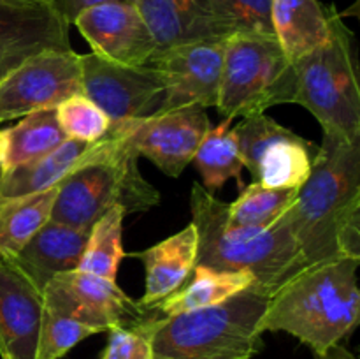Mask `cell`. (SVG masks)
<instances>
[{
    "instance_id": "1",
    "label": "cell",
    "mask_w": 360,
    "mask_h": 359,
    "mask_svg": "<svg viewBox=\"0 0 360 359\" xmlns=\"http://www.w3.org/2000/svg\"><path fill=\"white\" fill-rule=\"evenodd\" d=\"M285 217L308 264L360 260V141L323 134L311 175Z\"/></svg>"
},
{
    "instance_id": "2",
    "label": "cell",
    "mask_w": 360,
    "mask_h": 359,
    "mask_svg": "<svg viewBox=\"0 0 360 359\" xmlns=\"http://www.w3.org/2000/svg\"><path fill=\"white\" fill-rule=\"evenodd\" d=\"M359 259L322 260L288 278L267 299L259 333L292 334L323 355L350 336L360 317Z\"/></svg>"
},
{
    "instance_id": "3",
    "label": "cell",
    "mask_w": 360,
    "mask_h": 359,
    "mask_svg": "<svg viewBox=\"0 0 360 359\" xmlns=\"http://www.w3.org/2000/svg\"><path fill=\"white\" fill-rule=\"evenodd\" d=\"M190 213L199 234L195 266L250 271L255 277L253 291L267 298L309 266L285 215L267 229L232 227L225 222L227 203L200 183L192 185Z\"/></svg>"
},
{
    "instance_id": "4",
    "label": "cell",
    "mask_w": 360,
    "mask_h": 359,
    "mask_svg": "<svg viewBox=\"0 0 360 359\" xmlns=\"http://www.w3.org/2000/svg\"><path fill=\"white\" fill-rule=\"evenodd\" d=\"M267 296L248 289L229 301L178 315H150L153 359H252L264 351L259 320Z\"/></svg>"
},
{
    "instance_id": "5",
    "label": "cell",
    "mask_w": 360,
    "mask_h": 359,
    "mask_svg": "<svg viewBox=\"0 0 360 359\" xmlns=\"http://www.w3.org/2000/svg\"><path fill=\"white\" fill-rule=\"evenodd\" d=\"M111 144L90 164L67 176L58 185L51 220L90 231L111 208L125 213L148 211L160 203V192L144 180L137 160L122 137L109 129Z\"/></svg>"
},
{
    "instance_id": "6",
    "label": "cell",
    "mask_w": 360,
    "mask_h": 359,
    "mask_svg": "<svg viewBox=\"0 0 360 359\" xmlns=\"http://www.w3.org/2000/svg\"><path fill=\"white\" fill-rule=\"evenodd\" d=\"M294 104L304 106L323 134L360 141V84L354 35L340 18L329 41L294 62Z\"/></svg>"
},
{
    "instance_id": "7",
    "label": "cell",
    "mask_w": 360,
    "mask_h": 359,
    "mask_svg": "<svg viewBox=\"0 0 360 359\" xmlns=\"http://www.w3.org/2000/svg\"><path fill=\"white\" fill-rule=\"evenodd\" d=\"M295 70L274 35L234 32L225 41L217 109L224 118L259 115L294 104Z\"/></svg>"
},
{
    "instance_id": "8",
    "label": "cell",
    "mask_w": 360,
    "mask_h": 359,
    "mask_svg": "<svg viewBox=\"0 0 360 359\" xmlns=\"http://www.w3.org/2000/svg\"><path fill=\"white\" fill-rule=\"evenodd\" d=\"M243 164L267 189H299L311 175L320 144L287 129L266 113L234 125Z\"/></svg>"
},
{
    "instance_id": "9",
    "label": "cell",
    "mask_w": 360,
    "mask_h": 359,
    "mask_svg": "<svg viewBox=\"0 0 360 359\" xmlns=\"http://www.w3.org/2000/svg\"><path fill=\"white\" fill-rule=\"evenodd\" d=\"M81 94L108 115L112 125L153 116L165 102V84L153 65H123L79 55Z\"/></svg>"
},
{
    "instance_id": "10",
    "label": "cell",
    "mask_w": 360,
    "mask_h": 359,
    "mask_svg": "<svg viewBox=\"0 0 360 359\" xmlns=\"http://www.w3.org/2000/svg\"><path fill=\"white\" fill-rule=\"evenodd\" d=\"M210 129V116L200 106L162 111L111 127L122 137L127 150L137 158L151 160L172 178L181 176Z\"/></svg>"
},
{
    "instance_id": "11",
    "label": "cell",
    "mask_w": 360,
    "mask_h": 359,
    "mask_svg": "<svg viewBox=\"0 0 360 359\" xmlns=\"http://www.w3.org/2000/svg\"><path fill=\"white\" fill-rule=\"evenodd\" d=\"M74 94H81L79 55L42 51L0 77V123L56 108Z\"/></svg>"
},
{
    "instance_id": "12",
    "label": "cell",
    "mask_w": 360,
    "mask_h": 359,
    "mask_svg": "<svg viewBox=\"0 0 360 359\" xmlns=\"http://www.w3.org/2000/svg\"><path fill=\"white\" fill-rule=\"evenodd\" d=\"M42 296L46 308L104 331L139 326L155 313V310H146L139 301H134L115 280L79 270L56 275L46 285Z\"/></svg>"
},
{
    "instance_id": "13",
    "label": "cell",
    "mask_w": 360,
    "mask_h": 359,
    "mask_svg": "<svg viewBox=\"0 0 360 359\" xmlns=\"http://www.w3.org/2000/svg\"><path fill=\"white\" fill-rule=\"evenodd\" d=\"M225 41L227 39L188 42L172 46L151 56L150 65L162 74L165 84V102L162 111L186 106L217 108L224 70Z\"/></svg>"
},
{
    "instance_id": "14",
    "label": "cell",
    "mask_w": 360,
    "mask_h": 359,
    "mask_svg": "<svg viewBox=\"0 0 360 359\" xmlns=\"http://www.w3.org/2000/svg\"><path fill=\"white\" fill-rule=\"evenodd\" d=\"M69 27L49 0H0V77L42 51L72 49Z\"/></svg>"
},
{
    "instance_id": "15",
    "label": "cell",
    "mask_w": 360,
    "mask_h": 359,
    "mask_svg": "<svg viewBox=\"0 0 360 359\" xmlns=\"http://www.w3.org/2000/svg\"><path fill=\"white\" fill-rule=\"evenodd\" d=\"M91 53L108 62L146 65L157 42L134 2H104L81 11L72 21Z\"/></svg>"
},
{
    "instance_id": "16",
    "label": "cell",
    "mask_w": 360,
    "mask_h": 359,
    "mask_svg": "<svg viewBox=\"0 0 360 359\" xmlns=\"http://www.w3.org/2000/svg\"><path fill=\"white\" fill-rule=\"evenodd\" d=\"M44 296L13 263L0 257V359H39Z\"/></svg>"
},
{
    "instance_id": "17",
    "label": "cell",
    "mask_w": 360,
    "mask_h": 359,
    "mask_svg": "<svg viewBox=\"0 0 360 359\" xmlns=\"http://www.w3.org/2000/svg\"><path fill=\"white\" fill-rule=\"evenodd\" d=\"M155 42L157 53L197 41H224L236 27L213 0H136Z\"/></svg>"
},
{
    "instance_id": "18",
    "label": "cell",
    "mask_w": 360,
    "mask_h": 359,
    "mask_svg": "<svg viewBox=\"0 0 360 359\" xmlns=\"http://www.w3.org/2000/svg\"><path fill=\"white\" fill-rule=\"evenodd\" d=\"M111 144L109 132L95 143L65 139L60 146L28 164L0 172V201L37 194L60 185L67 176L101 157Z\"/></svg>"
},
{
    "instance_id": "19",
    "label": "cell",
    "mask_w": 360,
    "mask_h": 359,
    "mask_svg": "<svg viewBox=\"0 0 360 359\" xmlns=\"http://www.w3.org/2000/svg\"><path fill=\"white\" fill-rule=\"evenodd\" d=\"M199 234L195 225L190 222L176 234L162 239L157 245L141 252L129 253L143 263L144 292L139 305L153 310L158 303L174 294L186 284L197 264Z\"/></svg>"
},
{
    "instance_id": "20",
    "label": "cell",
    "mask_w": 360,
    "mask_h": 359,
    "mask_svg": "<svg viewBox=\"0 0 360 359\" xmlns=\"http://www.w3.org/2000/svg\"><path fill=\"white\" fill-rule=\"evenodd\" d=\"M336 9L320 0H271L269 21L274 39L292 63L326 44L340 21Z\"/></svg>"
},
{
    "instance_id": "21",
    "label": "cell",
    "mask_w": 360,
    "mask_h": 359,
    "mask_svg": "<svg viewBox=\"0 0 360 359\" xmlns=\"http://www.w3.org/2000/svg\"><path fill=\"white\" fill-rule=\"evenodd\" d=\"M88 232L90 231L49 220L11 260L44 291L56 275L76 270L86 245Z\"/></svg>"
},
{
    "instance_id": "22",
    "label": "cell",
    "mask_w": 360,
    "mask_h": 359,
    "mask_svg": "<svg viewBox=\"0 0 360 359\" xmlns=\"http://www.w3.org/2000/svg\"><path fill=\"white\" fill-rule=\"evenodd\" d=\"M253 287L255 277L250 271H225L195 266L192 280H186L183 287L158 303L153 310L164 317L178 315L220 305Z\"/></svg>"
},
{
    "instance_id": "23",
    "label": "cell",
    "mask_w": 360,
    "mask_h": 359,
    "mask_svg": "<svg viewBox=\"0 0 360 359\" xmlns=\"http://www.w3.org/2000/svg\"><path fill=\"white\" fill-rule=\"evenodd\" d=\"M58 185L37 194L0 201V257L13 259L51 220Z\"/></svg>"
},
{
    "instance_id": "24",
    "label": "cell",
    "mask_w": 360,
    "mask_h": 359,
    "mask_svg": "<svg viewBox=\"0 0 360 359\" xmlns=\"http://www.w3.org/2000/svg\"><path fill=\"white\" fill-rule=\"evenodd\" d=\"M6 155L0 172L28 164L49 153L67 139L56 120L55 108L41 109L20 118L16 125L4 129Z\"/></svg>"
},
{
    "instance_id": "25",
    "label": "cell",
    "mask_w": 360,
    "mask_h": 359,
    "mask_svg": "<svg viewBox=\"0 0 360 359\" xmlns=\"http://www.w3.org/2000/svg\"><path fill=\"white\" fill-rule=\"evenodd\" d=\"M231 122V118H225L217 127H211L192 158L202 178V187L210 192L221 189L232 178L238 180L239 187H245L241 178L245 164L239 151L238 136Z\"/></svg>"
},
{
    "instance_id": "26",
    "label": "cell",
    "mask_w": 360,
    "mask_h": 359,
    "mask_svg": "<svg viewBox=\"0 0 360 359\" xmlns=\"http://www.w3.org/2000/svg\"><path fill=\"white\" fill-rule=\"evenodd\" d=\"M127 217L123 208H111L90 227L83 256L76 270L95 277L116 282L118 267L123 257V218Z\"/></svg>"
},
{
    "instance_id": "27",
    "label": "cell",
    "mask_w": 360,
    "mask_h": 359,
    "mask_svg": "<svg viewBox=\"0 0 360 359\" xmlns=\"http://www.w3.org/2000/svg\"><path fill=\"white\" fill-rule=\"evenodd\" d=\"M299 189H267L252 182L241 187L234 203H227L225 222L232 227L267 229L276 224L297 197Z\"/></svg>"
},
{
    "instance_id": "28",
    "label": "cell",
    "mask_w": 360,
    "mask_h": 359,
    "mask_svg": "<svg viewBox=\"0 0 360 359\" xmlns=\"http://www.w3.org/2000/svg\"><path fill=\"white\" fill-rule=\"evenodd\" d=\"M56 120L67 139L95 143L111 129V120L94 101L83 94H74L55 108Z\"/></svg>"
},
{
    "instance_id": "29",
    "label": "cell",
    "mask_w": 360,
    "mask_h": 359,
    "mask_svg": "<svg viewBox=\"0 0 360 359\" xmlns=\"http://www.w3.org/2000/svg\"><path fill=\"white\" fill-rule=\"evenodd\" d=\"M98 333H105V331L44 306L39 359H62L79 341Z\"/></svg>"
},
{
    "instance_id": "30",
    "label": "cell",
    "mask_w": 360,
    "mask_h": 359,
    "mask_svg": "<svg viewBox=\"0 0 360 359\" xmlns=\"http://www.w3.org/2000/svg\"><path fill=\"white\" fill-rule=\"evenodd\" d=\"M238 32L273 35L269 21L271 0H213Z\"/></svg>"
},
{
    "instance_id": "31",
    "label": "cell",
    "mask_w": 360,
    "mask_h": 359,
    "mask_svg": "<svg viewBox=\"0 0 360 359\" xmlns=\"http://www.w3.org/2000/svg\"><path fill=\"white\" fill-rule=\"evenodd\" d=\"M108 333V344L98 359H153L150 333L144 322L134 327H112Z\"/></svg>"
},
{
    "instance_id": "32",
    "label": "cell",
    "mask_w": 360,
    "mask_h": 359,
    "mask_svg": "<svg viewBox=\"0 0 360 359\" xmlns=\"http://www.w3.org/2000/svg\"><path fill=\"white\" fill-rule=\"evenodd\" d=\"M53 6L56 7L60 14L72 25L74 18L81 13V11L88 9V7L98 6L104 2H136V0H49Z\"/></svg>"
},
{
    "instance_id": "33",
    "label": "cell",
    "mask_w": 360,
    "mask_h": 359,
    "mask_svg": "<svg viewBox=\"0 0 360 359\" xmlns=\"http://www.w3.org/2000/svg\"><path fill=\"white\" fill-rule=\"evenodd\" d=\"M316 359H355V358L350 354V352H347L345 348H341L340 345H336V347H333L323 355H316Z\"/></svg>"
},
{
    "instance_id": "34",
    "label": "cell",
    "mask_w": 360,
    "mask_h": 359,
    "mask_svg": "<svg viewBox=\"0 0 360 359\" xmlns=\"http://www.w3.org/2000/svg\"><path fill=\"white\" fill-rule=\"evenodd\" d=\"M4 155H6V132L0 130V169L4 164Z\"/></svg>"
}]
</instances>
